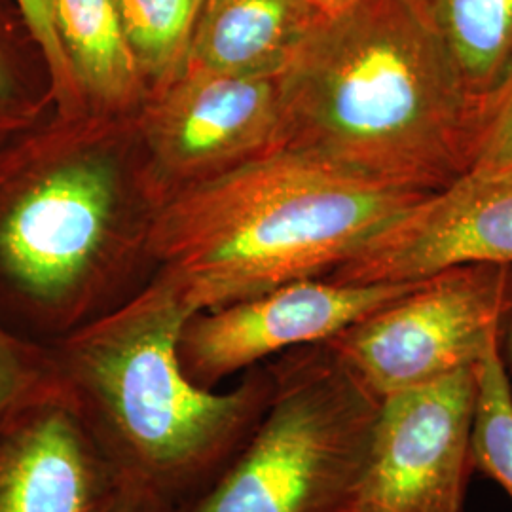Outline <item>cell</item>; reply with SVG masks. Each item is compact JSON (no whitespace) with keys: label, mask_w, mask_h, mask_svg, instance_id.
Instances as JSON below:
<instances>
[{"label":"cell","mask_w":512,"mask_h":512,"mask_svg":"<svg viewBox=\"0 0 512 512\" xmlns=\"http://www.w3.org/2000/svg\"><path fill=\"white\" fill-rule=\"evenodd\" d=\"M158 209L137 112H52L0 145V327L52 344L137 293Z\"/></svg>","instance_id":"cell-1"},{"label":"cell","mask_w":512,"mask_h":512,"mask_svg":"<svg viewBox=\"0 0 512 512\" xmlns=\"http://www.w3.org/2000/svg\"><path fill=\"white\" fill-rule=\"evenodd\" d=\"M274 152L433 194L469 169L478 103L418 0H355L277 74Z\"/></svg>","instance_id":"cell-2"},{"label":"cell","mask_w":512,"mask_h":512,"mask_svg":"<svg viewBox=\"0 0 512 512\" xmlns=\"http://www.w3.org/2000/svg\"><path fill=\"white\" fill-rule=\"evenodd\" d=\"M192 310L162 275L50 344L61 385L122 484L183 509L253 435L272 393L270 365L230 391L192 384L179 338Z\"/></svg>","instance_id":"cell-3"},{"label":"cell","mask_w":512,"mask_h":512,"mask_svg":"<svg viewBox=\"0 0 512 512\" xmlns=\"http://www.w3.org/2000/svg\"><path fill=\"white\" fill-rule=\"evenodd\" d=\"M427 194L270 152L165 200L147 258L194 311L323 279Z\"/></svg>","instance_id":"cell-4"},{"label":"cell","mask_w":512,"mask_h":512,"mask_svg":"<svg viewBox=\"0 0 512 512\" xmlns=\"http://www.w3.org/2000/svg\"><path fill=\"white\" fill-rule=\"evenodd\" d=\"M270 370L253 435L179 512H349L382 399L325 342L281 353Z\"/></svg>","instance_id":"cell-5"},{"label":"cell","mask_w":512,"mask_h":512,"mask_svg":"<svg viewBox=\"0 0 512 512\" xmlns=\"http://www.w3.org/2000/svg\"><path fill=\"white\" fill-rule=\"evenodd\" d=\"M512 313V268L463 266L349 325L325 344L376 397L480 365Z\"/></svg>","instance_id":"cell-6"},{"label":"cell","mask_w":512,"mask_h":512,"mask_svg":"<svg viewBox=\"0 0 512 512\" xmlns=\"http://www.w3.org/2000/svg\"><path fill=\"white\" fill-rule=\"evenodd\" d=\"M478 366L387 395L349 512H465Z\"/></svg>","instance_id":"cell-7"},{"label":"cell","mask_w":512,"mask_h":512,"mask_svg":"<svg viewBox=\"0 0 512 512\" xmlns=\"http://www.w3.org/2000/svg\"><path fill=\"white\" fill-rule=\"evenodd\" d=\"M148 179L171 196L274 152L277 80L196 65L148 93L137 112Z\"/></svg>","instance_id":"cell-8"},{"label":"cell","mask_w":512,"mask_h":512,"mask_svg":"<svg viewBox=\"0 0 512 512\" xmlns=\"http://www.w3.org/2000/svg\"><path fill=\"white\" fill-rule=\"evenodd\" d=\"M420 283L351 285L304 279L215 310L196 311L181 330L179 361L192 384L215 389L228 376L274 355L327 342Z\"/></svg>","instance_id":"cell-9"},{"label":"cell","mask_w":512,"mask_h":512,"mask_svg":"<svg viewBox=\"0 0 512 512\" xmlns=\"http://www.w3.org/2000/svg\"><path fill=\"white\" fill-rule=\"evenodd\" d=\"M480 264L512 268V169L465 173L423 196L323 279L414 283Z\"/></svg>","instance_id":"cell-10"},{"label":"cell","mask_w":512,"mask_h":512,"mask_svg":"<svg viewBox=\"0 0 512 512\" xmlns=\"http://www.w3.org/2000/svg\"><path fill=\"white\" fill-rule=\"evenodd\" d=\"M120 488L61 380L0 420V512H107Z\"/></svg>","instance_id":"cell-11"},{"label":"cell","mask_w":512,"mask_h":512,"mask_svg":"<svg viewBox=\"0 0 512 512\" xmlns=\"http://www.w3.org/2000/svg\"><path fill=\"white\" fill-rule=\"evenodd\" d=\"M323 18L304 0H205L186 65L277 78Z\"/></svg>","instance_id":"cell-12"},{"label":"cell","mask_w":512,"mask_h":512,"mask_svg":"<svg viewBox=\"0 0 512 512\" xmlns=\"http://www.w3.org/2000/svg\"><path fill=\"white\" fill-rule=\"evenodd\" d=\"M55 33L88 110L135 114L147 86L114 0H50Z\"/></svg>","instance_id":"cell-13"},{"label":"cell","mask_w":512,"mask_h":512,"mask_svg":"<svg viewBox=\"0 0 512 512\" xmlns=\"http://www.w3.org/2000/svg\"><path fill=\"white\" fill-rule=\"evenodd\" d=\"M476 103L512 65V0H418Z\"/></svg>","instance_id":"cell-14"},{"label":"cell","mask_w":512,"mask_h":512,"mask_svg":"<svg viewBox=\"0 0 512 512\" xmlns=\"http://www.w3.org/2000/svg\"><path fill=\"white\" fill-rule=\"evenodd\" d=\"M147 95L181 73L205 0H114Z\"/></svg>","instance_id":"cell-15"},{"label":"cell","mask_w":512,"mask_h":512,"mask_svg":"<svg viewBox=\"0 0 512 512\" xmlns=\"http://www.w3.org/2000/svg\"><path fill=\"white\" fill-rule=\"evenodd\" d=\"M54 112L48 69L14 0H0V145Z\"/></svg>","instance_id":"cell-16"},{"label":"cell","mask_w":512,"mask_h":512,"mask_svg":"<svg viewBox=\"0 0 512 512\" xmlns=\"http://www.w3.org/2000/svg\"><path fill=\"white\" fill-rule=\"evenodd\" d=\"M473 456L476 471L490 476L512 499V385L501 344L478 365Z\"/></svg>","instance_id":"cell-17"},{"label":"cell","mask_w":512,"mask_h":512,"mask_svg":"<svg viewBox=\"0 0 512 512\" xmlns=\"http://www.w3.org/2000/svg\"><path fill=\"white\" fill-rule=\"evenodd\" d=\"M59 382L50 344L0 327V420Z\"/></svg>","instance_id":"cell-18"},{"label":"cell","mask_w":512,"mask_h":512,"mask_svg":"<svg viewBox=\"0 0 512 512\" xmlns=\"http://www.w3.org/2000/svg\"><path fill=\"white\" fill-rule=\"evenodd\" d=\"M512 169V65L476 109L467 173Z\"/></svg>","instance_id":"cell-19"},{"label":"cell","mask_w":512,"mask_h":512,"mask_svg":"<svg viewBox=\"0 0 512 512\" xmlns=\"http://www.w3.org/2000/svg\"><path fill=\"white\" fill-rule=\"evenodd\" d=\"M14 4L18 6L19 14L46 63L55 114L76 116L86 112L88 107L76 86L69 61L55 33L50 0H14Z\"/></svg>","instance_id":"cell-20"},{"label":"cell","mask_w":512,"mask_h":512,"mask_svg":"<svg viewBox=\"0 0 512 512\" xmlns=\"http://www.w3.org/2000/svg\"><path fill=\"white\" fill-rule=\"evenodd\" d=\"M107 512H179L171 505L158 499L156 495L148 494L141 488L122 484L116 499L112 501Z\"/></svg>","instance_id":"cell-21"},{"label":"cell","mask_w":512,"mask_h":512,"mask_svg":"<svg viewBox=\"0 0 512 512\" xmlns=\"http://www.w3.org/2000/svg\"><path fill=\"white\" fill-rule=\"evenodd\" d=\"M304 2L311 6L315 12H319L321 16L327 18V16H334V14L342 12L355 0H304Z\"/></svg>","instance_id":"cell-22"},{"label":"cell","mask_w":512,"mask_h":512,"mask_svg":"<svg viewBox=\"0 0 512 512\" xmlns=\"http://www.w3.org/2000/svg\"><path fill=\"white\" fill-rule=\"evenodd\" d=\"M501 353H503V361H505V368L509 374V380L512 385V313L509 315V321L503 330V340H501Z\"/></svg>","instance_id":"cell-23"}]
</instances>
